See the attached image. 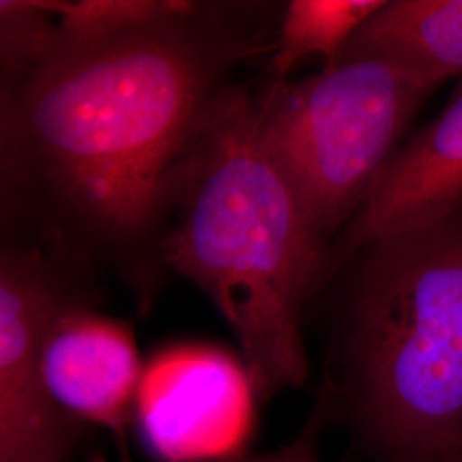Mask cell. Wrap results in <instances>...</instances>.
Masks as SVG:
<instances>
[{
  "label": "cell",
  "instance_id": "6da1fadb",
  "mask_svg": "<svg viewBox=\"0 0 462 462\" xmlns=\"http://www.w3.org/2000/svg\"><path fill=\"white\" fill-rule=\"evenodd\" d=\"M261 11L190 0L0 78V238L112 276L151 310L168 187L235 74L274 49Z\"/></svg>",
  "mask_w": 462,
  "mask_h": 462
},
{
  "label": "cell",
  "instance_id": "7a4b0ae2",
  "mask_svg": "<svg viewBox=\"0 0 462 462\" xmlns=\"http://www.w3.org/2000/svg\"><path fill=\"white\" fill-rule=\"evenodd\" d=\"M315 391L351 461L462 457V208L330 269Z\"/></svg>",
  "mask_w": 462,
  "mask_h": 462
},
{
  "label": "cell",
  "instance_id": "3957f363",
  "mask_svg": "<svg viewBox=\"0 0 462 462\" xmlns=\"http://www.w3.org/2000/svg\"><path fill=\"white\" fill-rule=\"evenodd\" d=\"M162 259L213 301L242 351L257 401L310 377L303 324L329 247L261 137L254 83L217 101L166 194Z\"/></svg>",
  "mask_w": 462,
  "mask_h": 462
},
{
  "label": "cell",
  "instance_id": "277c9868",
  "mask_svg": "<svg viewBox=\"0 0 462 462\" xmlns=\"http://www.w3.org/2000/svg\"><path fill=\"white\" fill-rule=\"evenodd\" d=\"M379 57H341L297 81L254 84L265 146L330 248L374 192L430 98Z\"/></svg>",
  "mask_w": 462,
  "mask_h": 462
},
{
  "label": "cell",
  "instance_id": "5b68a950",
  "mask_svg": "<svg viewBox=\"0 0 462 462\" xmlns=\"http://www.w3.org/2000/svg\"><path fill=\"white\" fill-rule=\"evenodd\" d=\"M0 240V462H66L88 427L50 399L42 353L59 315L98 305L97 281L42 248Z\"/></svg>",
  "mask_w": 462,
  "mask_h": 462
},
{
  "label": "cell",
  "instance_id": "8992f818",
  "mask_svg": "<svg viewBox=\"0 0 462 462\" xmlns=\"http://www.w3.org/2000/svg\"><path fill=\"white\" fill-rule=\"evenodd\" d=\"M255 399L242 362L216 347H173L144 366L134 418L160 462H230L252 439Z\"/></svg>",
  "mask_w": 462,
  "mask_h": 462
},
{
  "label": "cell",
  "instance_id": "52a82bcc",
  "mask_svg": "<svg viewBox=\"0 0 462 462\" xmlns=\"http://www.w3.org/2000/svg\"><path fill=\"white\" fill-rule=\"evenodd\" d=\"M97 307L74 305L53 320L43 343L42 375L62 413L84 427L108 430L125 450L144 366L133 326Z\"/></svg>",
  "mask_w": 462,
  "mask_h": 462
},
{
  "label": "cell",
  "instance_id": "ba28073f",
  "mask_svg": "<svg viewBox=\"0 0 462 462\" xmlns=\"http://www.w3.org/2000/svg\"><path fill=\"white\" fill-rule=\"evenodd\" d=\"M462 208V84L446 108L410 134L370 198L329 248L330 269L351 252L416 230ZM328 280V278H326Z\"/></svg>",
  "mask_w": 462,
  "mask_h": 462
},
{
  "label": "cell",
  "instance_id": "9c48e42d",
  "mask_svg": "<svg viewBox=\"0 0 462 462\" xmlns=\"http://www.w3.org/2000/svg\"><path fill=\"white\" fill-rule=\"evenodd\" d=\"M358 55L399 67L430 95L450 78L462 84V0H387L341 53Z\"/></svg>",
  "mask_w": 462,
  "mask_h": 462
},
{
  "label": "cell",
  "instance_id": "30bf717a",
  "mask_svg": "<svg viewBox=\"0 0 462 462\" xmlns=\"http://www.w3.org/2000/svg\"><path fill=\"white\" fill-rule=\"evenodd\" d=\"M387 0H291L281 9L274 49L267 57L273 81L290 74L309 57H322L324 66L339 60L349 40L379 13Z\"/></svg>",
  "mask_w": 462,
  "mask_h": 462
},
{
  "label": "cell",
  "instance_id": "8fae6325",
  "mask_svg": "<svg viewBox=\"0 0 462 462\" xmlns=\"http://www.w3.org/2000/svg\"><path fill=\"white\" fill-rule=\"evenodd\" d=\"M189 4L190 0H47L53 16L49 51L60 45L95 43L175 14Z\"/></svg>",
  "mask_w": 462,
  "mask_h": 462
},
{
  "label": "cell",
  "instance_id": "7c38bea8",
  "mask_svg": "<svg viewBox=\"0 0 462 462\" xmlns=\"http://www.w3.org/2000/svg\"><path fill=\"white\" fill-rule=\"evenodd\" d=\"M330 427V420L326 410L314 402L312 411L301 430L286 444L273 452L257 456H240L230 462H324L320 444Z\"/></svg>",
  "mask_w": 462,
  "mask_h": 462
},
{
  "label": "cell",
  "instance_id": "4fadbf2b",
  "mask_svg": "<svg viewBox=\"0 0 462 462\" xmlns=\"http://www.w3.org/2000/svg\"><path fill=\"white\" fill-rule=\"evenodd\" d=\"M91 462H108L106 461V459H105V456H103V454H95V456H93V459H91Z\"/></svg>",
  "mask_w": 462,
  "mask_h": 462
},
{
  "label": "cell",
  "instance_id": "5bb4252c",
  "mask_svg": "<svg viewBox=\"0 0 462 462\" xmlns=\"http://www.w3.org/2000/svg\"><path fill=\"white\" fill-rule=\"evenodd\" d=\"M122 462H131L129 461V457H127V454H125V452H124V459H122Z\"/></svg>",
  "mask_w": 462,
  "mask_h": 462
},
{
  "label": "cell",
  "instance_id": "9a60e30c",
  "mask_svg": "<svg viewBox=\"0 0 462 462\" xmlns=\"http://www.w3.org/2000/svg\"><path fill=\"white\" fill-rule=\"evenodd\" d=\"M454 462H462V457H459V459H456Z\"/></svg>",
  "mask_w": 462,
  "mask_h": 462
}]
</instances>
